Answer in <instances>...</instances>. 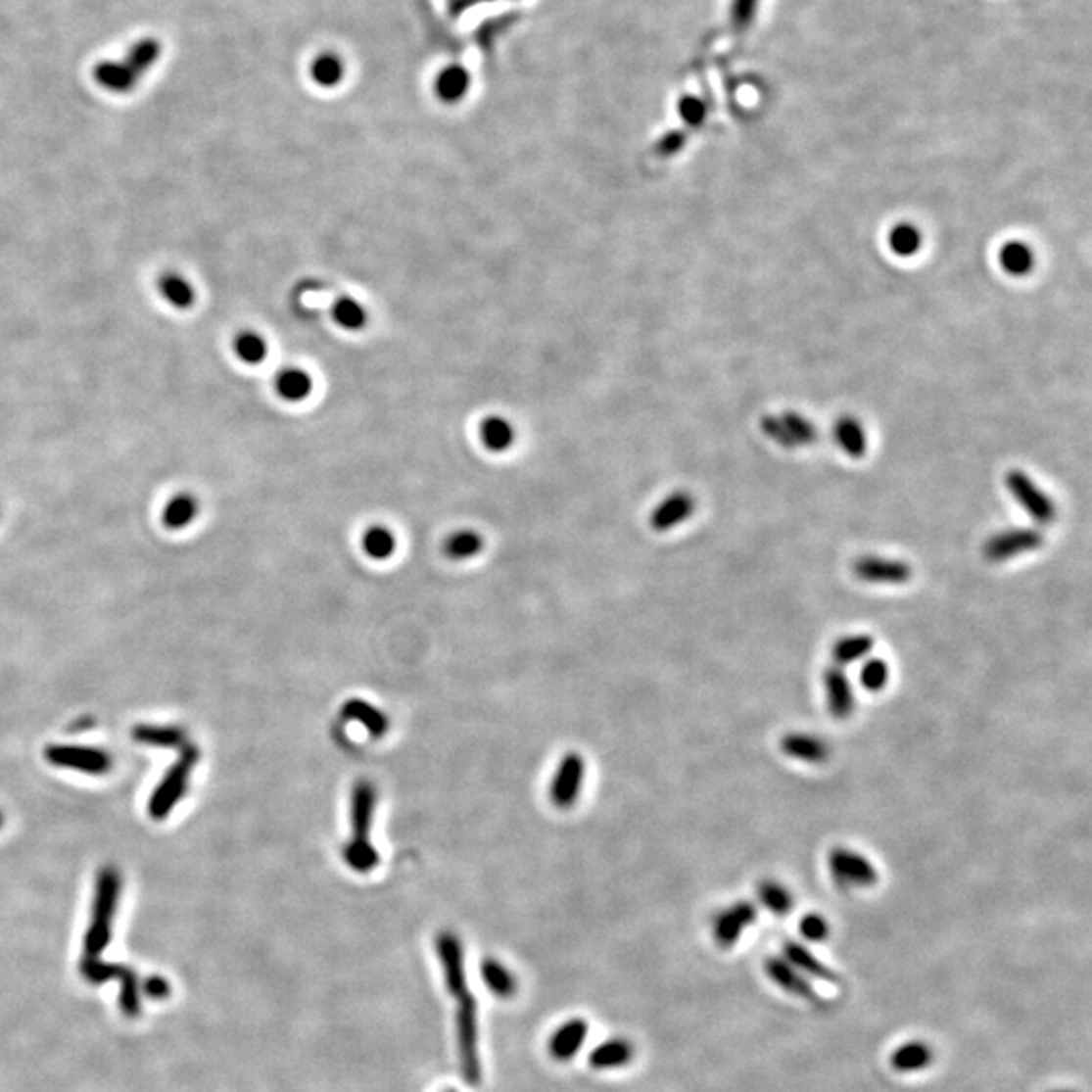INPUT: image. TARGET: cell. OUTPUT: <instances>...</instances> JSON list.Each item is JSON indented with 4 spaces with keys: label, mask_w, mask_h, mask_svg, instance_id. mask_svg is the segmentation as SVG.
<instances>
[{
    "label": "cell",
    "mask_w": 1092,
    "mask_h": 1092,
    "mask_svg": "<svg viewBox=\"0 0 1092 1092\" xmlns=\"http://www.w3.org/2000/svg\"><path fill=\"white\" fill-rule=\"evenodd\" d=\"M437 953H440L444 972L448 975L450 991L457 1002V1029H459V1050L463 1058V1070L467 1080H480V1060H478V1027H476V1004L472 995L467 993L463 975V951L453 932H442L437 937Z\"/></svg>",
    "instance_id": "cell-1"
},
{
    "label": "cell",
    "mask_w": 1092,
    "mask_h": 1092,
    "mask_svg": "<svg viewBox=\"0 0 1092 1092\" xmlns=\"http://www.w3.org/2000/svg\"><path fill=\"white\" fill-rule=\"evenodd\" d=\"M377 809V787L360 779L351 795V837L342 846V858L358 874H368L379 866V852L370 841V830Z\"/></svg>",
    "instance_id": "cell-2"
},
{
    "label": "cell",
    "mask_w": 1092,
    "mask_h": 1092,
    "mask_svg": "<svg viewBox=\"0 0 1092 1092\" xmlns=\"http://www.w3.org/2000/svg\"><path fill=\"white\" fill-rule=\"evenodd\" d=\"M119 890V872L114 866L102 868L96 880V894H93L91 921L83 939V957H100L108 949L112 941V925L118 909Z\"/></svg>",
    "instance_id": "cell-3"
},
{
    "label": "cell",
    "mask_w": 1092,
    "mask_h": 1092,
    "mask_svg": "<svg viewBox=\"0 0 1092 1092\" xmlns=\"http://www.w3.org/2000/svg\"><path fill=\"white\" fill-rule=\"evenodd\" d=\"M197 761H199V748L193 744L184 746L178 761L166 771L159 787H156V791L150 795L148 814L152 820H159V822L165 820L176 807L186 787H189V779Z\"/></svg>",
    "instance_id": "cell-4"
},
{
    "label": "cell",
    "mask_w": 1092,
    "mask_h": 1092,
    "mask_svg": "<svg viewBox=\"0 0 1092 1092\" xmlns=\"http://www.w3.org/2000/svg\"><path fill=\"white\" fill-rule=\"evenodd\" d=\"M45 759L55 767L73 769L87 775H106L112 769V757L96 746L51 744L45 748Z\"/></svg>",
    "instance_id": "cell-5"
},
{
    "label": "cell",
    "mask_w": 1092,
    "mask_h": 1092,
    "mask_svg": "<svg viewBox=\"0 0 1092 1092\" xmlns=\"http://www.w3.org/2000/svg\"><path fill=\"white\" fill-rule=\"evenodd\" d=\"M828 866L831 877L844 886L870 888L878 882V872L874 864L858 852L835 848L828 856Z\"/></svg>",
    "instance_id": "cell-6"
},
{
    "label": "cell",
    "mask_w": 1092,
    "mask_h": 1092,
    "mask_svg": "<svg viewBox=\"0 0 1092 1092\" xmlns=\"http://www.w3.org/2000/svg\"><path fill=\"white\" fill-rule=\"evenodd\" d=\"M583 782H585V759L579 753L571 751L560 759L552 775V782H550L552 805L558 809H571L583 791Z\"/></svg>",
    "instance_id": "cell-7"
},
{
    "label": "cell",
    "mask_w": 1092,
    "mask_h": 1092,
    "mask_svg": "<svg viewBox=\"0 0 1092 1092\" xmlns=\"http://www.w3.org/2000/svg\"><path fill=\"white\" fill-rule=\"evenodd\" d=\"M1006 486L1016 498V502L1038 524H1050L1056 520L1054 502L1032 482V478L1020 470H1012L1006 474Z\"/></svg>",
    "instance_id": "cell-8"
},
{
    "label": "cell",
    "mask_w": 1092,
    "mask_h": 1092,
    "mask_svg": "<svg viewBox=\"0 0 1092 1092\" xmlns=\"http://www.w3.org/2000/svg\"><path fill=\"white\" fill-rule=\"evenodd\" d=\"M1044 545V537L1036 528H1012L1004 533L991 537L985 546L983 554L989 563H1004V560L1016 558L1023 552L1038 550Z\"/></svg>",
    "instance_id": "cell-9"
},
{
    "label": "cell",
    "mask_w": 1092,
    "mask_h": 1092,
    "mask_svg": "<svg viewBox=\"0 0 1092 1092\" xmlns=\"http://www.w3.org/2000/svg\"><path fill=\"white\" fill-rule=\"evenodd\" d=\"M757 923V907L753 902L748 900H740L731 904L729 909H725L723 913H719V917L714 919V926H712V937L716 941V945L723 947V949H731L735 943L740 941L742 932Z\"/></svg>",
    "instance_id": "cell-10"
},
{
    "label": "cell",
    "mask_w": 1092,
    "mask_h": 1092,
    "mask_svg": "<svg viewBox=\"0 0 1092 1092\" xmlns=\"http://www.w3.org/2000/svg\"><path fill=\"white\" fill-rule=\"evenodd\" d=\"M854 575L872 585H904L913 577L911 567L904 560L882 556H860L854 563Z\"/></svg>",
    "instance_id": "cell-11"
},
{
    "label": "cell",
    "mask_w": 1092,
    "mask_h": 1092,
    "mask_svg": "<svg viewBox=\"0 0 1092 1092\" xmlns=\"http://www.w3.org/2000/svg\"><path fill=\"white\" fill-rule=\"evenodd\" d=\"M765 973L777 987H782L793 997H799V1000L811 1004H820V995L814 989V985H811L809 979L801 972H797L795 967L783 957H769L765 961Z\"/></svg>",
    "instance_id": "cell-12"
},
{
    "label": "cell",
    "mask_w": 1092,
    "mask_h": 1092,
    "mask_svg": "<svg viewBox=\"0 0 1092 1092\" xmlns=\"http://www.w3.org/2000/svg\"><path fill=\"white\" fill-rule=\"evenodd\" d=\"M694 498L686 492H674L655 506L649 514V526L655 533H668L694 514Z\"/></svg>",
    "instance_id": "cell-13"
},
{
    "label": "cell",
    "mask_w": 1092,
    "mask_h": 1092,
    "mask_svg": "<svg viewBox=\"0 0 1092 1092\" xmlns=\"http://www.w3.org/2000/svg\"><path fill=\"white\" fill-rule=\"evenodd\" d=\"M828 710L837 721H846L854 712V688L841 668H828L824 674Z\"/></svg>",
    "instance_id": "cell-14"
},
{
    "label": "cell",
    "mask_w": 1092,
    "mask_h": 1092,
    "mask_svg": "<svg viewBox=\"0 0 1092 1092\" xmlns=\"http://www.w3.org/2000/svg\"><path fill=\"white\" fill-rule=\"evenodd\" d=\"M342 716H345L347 721H353L356 725H360L372 738H383L389 729H391V721L385 710L372 706L370 702L362 700V698H351L345 704H342Z\"/></svg>",
    "instance_id": "cell-15"
},
{
    "label": "cell",
    "mask_w": 1092,
    "mask_h": 1092,
    "mask_svg": "<svg viewBox=\"0 0 1092 1092\" xmlns=\"http://www.w3.org/2000/svg\"><path fill=\"white\" fill-rule=\"evenodd\" d=\"M782 751L797 761L822 765L830 759V746L826 740L805 733H789L782 738Z\"/></svg>",
    "instance_id": "cell-16"
},
{
    "label": "cell",
    "mask_w": 1092,
    "mask_h": 1092,
    "mask_svg": "<svg viewBox=\"0 0 1092 1092\" xmlns=\"http://www.w3.org/2000/svg\"><path fill=\"white\" fill-rule=\"evenodd\" d=\"M783 959L789 961L797 972H801L805 977H816L820 981H828V983H839V975L830 970V967L811 953L807 947H803L801 943L789 941L783 947Z\"/></svg>",
    "instance_id": "cell-17"
},
{
    "label": "cell",
    "mask_w": 1092,
    "mask_h": 1092,
    "mask_svg": "<svg viewBox=\"0 0 1092 1092\" xmlns=\"http://www.w3.org/2000/svg\"><path fill=\"white\" fill-rule=\"evenodd\" d=\"M480 442L488 451H508L516 442V429L510 419L502 415H490L480 423Z\"/></svg>",
    "instance_id": "cell-18"
},
{
    "label": "cell",
    "mask_w": 1092,
    "mask_h": 1092,
    "mask_svg": "<svg viewBox=\"0 0 1092 1092\" xmlns=\"http://www.w3.org/2000/svg\"><path fill=\"white\" fill-rule=\"evenodd\" d=\"M587 1023L583 1020H569L554 1029L550 1038V1052L556 1060H569L577 1054L587 1038Z\"/></svg>",
    "instance_id": "cell-19"
},
{
    "label": "cell",
    "mask_w": 1092,
    "mask_h": 1092,
    "mask_svg": "<svg viewBox=\"0 0 1092 1092\" xmlns=\"http://www.w3.org/2000/svg\"><path fill=\"white\" fill-rule=\"evenodd\" d=\"M93 79L112 93H128L138 81V77L128 70L123 61H100L93 68Z\"/></svg>",
    "instance_id": "cell-20"
},
{
    "label": "cell",
    "mask_w": 1092,
    "mask_h": 1092,
    "mask_svg": "<svg viewBox=\"0 0 1092 1092\" xmlns=\"http://www.w3.org/2000/svg\"><path fill=\"white\" fill-rule=\"evenodd\" d=\"M932 1063V1050L921 1042L913 1040L898 1046L890 1056V1067L900 1074H911L926 1068Z\"/></svg>",
    "instance_id": "cell-21"
},
{
    "label": "cell",
    "mask_w": 1092,
    "mask_h": 1092,
    "mask_svg": "<svg viewBox=\"0 0 1092 1092\" xmlns=\"http://www.w3.org/2000/svg\"><path fill=\"white\" fill-rule=\"evenodd\" d=\"M632 1058H634V1046L628 1040L613 1038L593 1050L591 1065L599 1070H611V1068H621L630 1065Z\"/></svg>",
    "instance_id": "cell-22"
},
{
    "label": "cell",
    "mask_w": 1092,
    "mask_h": 1092,
    "mask_svg": "<svg viewBox=\"0 0 1092 1092\" xmlns=\"http://www.w3.org/2000/svg\"><path fill=\"white\" fill-rule=\"evenodd\" d=\"M467 89H470V73H467L461 66L446 68L435 79L437 98L446 104H455L463 100Z\"/></svg>",
    "instance_id": "cell-23"
},
{
    "label": "cell",
    "mask_w": 1092,
    "mask_h": 1092,
    "mask_svg": "<svg viewBox=\"0 0 1092 1092\" xmlns=\"http://www.w3.org/2000/svg\"><path fill=\"white\" fill-rule=\"evenodd\" d=\"M311 389H314V383H311V377L302 368H286L275 379L277 395L288 403L306 401Z\"/></svg>",
    "instance_id": "cell-24"
},
{
    "label": "cell",
    "mask_w": 1092,
    "mask_h": 1092,
    "mask_svg": "<svg viewBox=\"0 0 1092 1092\" xmlns=\"http://www.w3.org/2000/svg\"><path fill=\"white\" fill-rule=\"evenodd\" d=\"M332 320L349 332H358L368 324V309L353 296H340L332 304Z\"/></svg>",
    "instance_id": "cell-25"
},
{
    "label": "cell",
    "mask_w": 1092,
    "mask_h": 1092,
    "mask_svg": "<svg viewBox=\"0 0 1092 1092\" xmlns=\"http://www.w3.org/2000/svg\"><path fill=\"white\" fill-rule=\"evenodd\" d=\"M360 546H362V550L368 558L387 560L397 550V539L393 535V530H389L387 526L372 524L370 528H366L362 533Z\"/></svg>",
    "instance_id": "cell-26"
},
{
    "label": "cell",
    "mask_w": 1092,
    "mask_h": 1092,
    "mask_svg": "<svg viewBox=\"0 0 1092 1092\" xmlns=\"http://www.w3.org/2000/svg\"><path fill=\"white\" fill-rule=\"evenodd\" d=\"M1034 252L1032 247L1021 241H1010L1000 249V263L1006 273L1014 277H1023L1034 269Z\"/></svg>",
    "instance_id": "cell-27"
},
{
    "label": "cell",
    "mask_w": 1092,
    "mask_h": 1092,
    "mask_svg": "<svg viewBox=\"0 0 1092 1092\" xmlns=\"http://www.w3.org/2000/svg\"><path fill=\"white\" fill-rule=\"evenodd\" d=\"M161 53H163V45L159 39L144 37L128 49L123 64H126L128 70L140 79L156 64V61H159Z\"/></svg>",
    "instance_id": "cell-28"
},
{
    "label": "cell",
    "mask_w": 1092,
    "mask_h": 1092,
    "mask_svg": "<svg viewBox=\"0 0 1092 1092\" xmlns=\"http://www.w3.org/2000/svg\"><path fill=\"white\" fill-rule=\"evenodd\" d=\"M118 981H119V1010L126 1018H138L142 1012V989H140V979L138 975L130 970V967L121 965V970L118 973Z\"/></svg>",
    "instance_id": "cell-29"
},
{
    "label": "cell",
    "mask_w": 1092,
    "mask_h": 1092,
    "mask_svg": "<svg viewBox=\"0 0 1092 1092\" xmlns=\"http://www.w3.org/2000/svg\"><path fill=\"white\" fill-rule=\"evenodd\" d=\"M874 649V638L866 636V634H858V636H846L835 641V645L831 647V658L839 664V666H850L856 664L860 660H864L866 655H870V651Z\"/></svg>",
    "instance_id": "cell-30"
},
{
    "label": "cell",
    "mask_w": 1092,
    "mask_h": 1092,
    "mask_svg": "<svg viewBox=\"0 0 1092 1092\" xmlns=\"http://www.w3.org/2000/svg\"><path fill=\"white\" fill-rule=\"evenodd\" d=\"M833 433H835V442L841 448V451L848 453L850 457L860 459L866 453V450H868L866 435H864L862 425L854 417H841L835 423Z\"/></svg>",
    "instance_id": "cell-31"
},
{
    "label": "cell",
    "mask_w": 1092,
    "mask_h": 1092,
    "mask_svg": "<svg viewBox=\"0 0 1092 1092\" xmlns=\"http://www.w3.org/2000/svg\"><path fill=\"white\" fill-rule=\"evenodd\" d=\"M484 550V537L476 530L463 528L444 541V552L451 560H467Z\"/></svg>",
    "instance_id": "cell-32"
},
{
    "label": "cell",
    "mask_w": 1092,
    "mask_h": 1092,
    "mask_svg": "<svg viewBox=\"0 0 1092 1092\" xmlns=\"http://www.w3.org/2000/svg\"><path fill=\"white\" fill-rule=\"evenodd\" d=\"M134 740L150 746L161 748H176L184 742L186 735L178 727H161V725H138L132 731Z\"/></svg>",
    "instance_id": "cell-33"
},
{
    "label": "cell",
    "mask_w": 1092,
    "mask_h": 1092,
    "mask_svg": "<svg viewBox=\"0 0 1092 1092\" xmlns=\"http://www.w3.org/2000/svg\"><path fill=\"white\" fill-rule=\"evenodd\" d=\"M197 510H199L197 500L191 494H178L165 506L163 522H165L166 528L180 530L186 524L193 522V518L197 516Z\"/></svg>",
    "instance_id": "cell-34"
},
{
    "label": "cell",
    "mask_w": 1092,
    "mask_h": 1092,
    "mask_svg": "<svg viewBox=\"0 0 1092 1092\" xmlns=\"http://www.w3.org/2000/svg\"><path fill=\"white\" fill-rule=\"evenodd\" d=\"M759 900L763 902V907L767 911H771L777 917H787L795 904L793 894L783 884H779L775 880H765L759 886Z\"/></svg>",
    "instance_id": "cell-35"
},
{
    "label": "cell",
    "mask_w": 1092,
    "mask_h": 1092,
    "mask_svg": "<svg viewBox=\"0 0 1092 1092\" xmlns=\"http://www.w3.org/2000/svg\"><path fill=\"white\" fill-rule=\"evenodd\" d=\"M309 75L322 87H334L345 77V64L334 53H322L311 61Z\"/></svg>",
    "instance_id": "cell-36"
},
{
    "label": "cell",
    "mask_w": 1092,
    "mask_h": 1092,
    "mask_svg": "<svg viewBox=\"0 0 1092 1092\" xmlns=\"http://www.w3.org/2000/svg\"><path fill=\"white\" fill-rule=\"evenodd\" d=\"M161 292L168 304L178 309H186L195 304V290L178 273H166L161 277Z\"/></svg>",
    "instance_id": "cell-37"
},
{
    "label": "cell",
    "mask_w": 1092,
    "mask_h": 1092,
    "mask_svg": "<svg viewBox=\"0 0 1092 1092\" xmlns=\"http://www.w3.org/2000/svg\"><path fill=\"white\" fill-rule=\"evenodd\" d=\"M888 245L892 249V254H896L900 258H911L921 249L923 235L915 225L900 223L890 231Z\"/></svg>",
    "instance_id": "cell-38"
},
{
    "label": "cell",
    "mask_w": 1092,
    "mask_h": 1092,
    "mask_svg": "<svg viewBox=\"0 0 1092 1092\" xmlns=\"http://www.w3.org/2000/svg\"><path fill=\"white\" fill-rule=\"evenodd\" d=\"M484 981L488 985V989L492 993H496L498 997H508L514 993L516 989V979L512 975V972L508 967H504L500 961H486L484 965Z\"/></svg>",
    "instance_id": "cell-39"
},
{
    "label": "cell",
    "mask_w": 1092,
    "mask_h": 1092,
    "mask_svg": "<svg viewBox=\"0 0 1092 1092\" xmlns=\"http://www.w3.org/2000/svg\"><path fill=\"white\" fill-rule=\"evenodd\" d=\"M119 970H121V965L102 961L100 957H83L81 963H79V973L91 985H102L106 981L118 979Z\"/></svg>",
    "instance_id": "cell-40"
},
{
    "label": "cell",
    "mask_w": 1092,
    "mask_h": 1092,
    "mask_svg": "<svg viewBox=\"0 0 1092 1092\" xmlns=\"http://www.w3.org/2000/svg\"><path fill=\"white\" fill-rule=\"evenodd\" d=\"M235 353L247 364H260L267 356V345L258 332L245 330L235 338Z\"/></svg>",
    "instance_id": "cell-41"
},
{
    "label": "cell",
    "mask_w": 1092,
    "mask_h": 1092,
    "mask_svg": "<svg viewBox=\"0 0 1092 1092\" xmlns=\"http://www.w3.org/2000/svg\"><path fill=\"white\" fill-rule=\"evenodd\" d=\"M890 678V668L880 658H870L860 670V684L868 692H882Z\"/></svg>",
    "instance_id": "cell-42"
},
{
    "label": "cell",
    "mask_w": 1092,
    "mask_h": 1092,
    "mask_svg": "<svg viewBox=\"0 0 1092 1092\" xmlns=\"http://www.w3.org/2000/svg\"><path fill=\"white\" fill-rule=\"evenodd\" d=\"M779 419L783 421V425H785V429L789 431V435H791V440L795 442V446H809V444H814V442L818 440V429L814 427V423H811V421L805 419V417H801L799 413L787 411V413H783Z\"/></svg>",
    "instance_id": "cell-43"
},
{
    "label": "cell",
    "mask_w": 1092,
    "mask_h": 1092,
    "mask_svg": "<svg viewBox=\"0 0 1092 1092\" xmlns=\"http://www.w3.org/2000/svg\"><path fill=\"white\" fill-rule=\"evenodd\" d=\"M799 932L811 943H822L828 939L830 925L822 915L809 913L799 921Z\"/></svg>",
    "instance_id": "cell-44"
},
{
    "label": "cell",
    "mask_w": 1092,
    "mask_h": 1092,
    "mask_svg": "<svg viewBox=\"0 0 1092 1092\" xmlns=\"http://www.w3.org/2000/svg\"><path fill=\"white\" fill-rule=\"evenodd\" d=\"M678 112H680V118H682L686 123H688V126L698 128V126H702L704 119H706L708 108H706V104H704L700 98H696V96H684V98L680 100Z\"/></svg>",
    "instance_id": "cell-45"
},
{
    "label": "cell",
    "mask_w": 1092,
    "mask_h": 1092,
    "mask_svg": "<svg viewBox=\"0 0 1092 1092\" xmlns=\"http://www.w3.org/2000/svg\"><path fill=\"white\" fill-rule=\"evenodd\" d=\"M761 429H763V433H765V435L769 437V440H773L775 444H779V446H782V448H787V450H793V448H797V446H795V442L791 440L789 431L785 429L783 421H782V419H779V417H773V415H765V417L761 419Z\"/></svg>",
    "instance_id": "cell-46"
},
{
    "label": "cell",
    "mask_w": 1092,
    "mask_h": 1092,
    "mask_svg": "<svg viewBox=\"0 0 1092 1092\" xmlns=\"http://www.w3.org/2000/svg\"><path fill=\"white\" fill-rule=\"evenodd\" d=\"M757 5H759V0H733L731 21H733V26L736 30H744L748 24L753 23V19L757 15Z\"/></svg>",
    "instance_id": "cell-47"
},
{
    "label": "cell",
    "mask_w": 1092,
    "mask_h": 1092,
    "mask_svg": "<svg viewBox=\"0 0 1092 1092\" xmlns=\"http://www.w3.org/2000/svg\"><path fill=\"white\" fill-rule=\"evenodd\" d=\"M140 989L146 997L156 1002H163L168 1000L170 993H172V985L163 977V975H150L140 983Z\"/></svg>",
    "instance_id": "cell-48"
},
{
    "label": "cell",
    "mask_w": 1092,
    "mask_h": 1092,
    "mask_svg": "<svg viewBox=\"0 0 1092 1092\" xmlns=\"http://www.w3.org/2000/svg\"><path fill=\"white\" fill-rule=\"evenodd\" d=\"M684 144H686V134L684 132H680V130L668 132L658 140V144H655V154L668 159V156L678 154L684 148Z\"/></svg>",
    "instance_id": "cell-49"
},
{
    "label": "cell",
    "mask_w": 1092,
    "mask_h": 1092,
    "mask_svg": "<svg viewBox=\"0 0 1092 1092\" xmlns=\"http://www.w3.org/2000/svg\"><path fill=\"white\" fill-rule=\"evenodd\" d=\"M474 3H482V0H455V3H453V13H459V11L470 9Z\"/></svg>",
    "instance_id": "cell-50"
},
{
    "label": "cell",
    "mask_w": 1092,
    "mask_h": 1092,
    "mask_svg": "<svg viewBox=\"0 0 1092 1092\" xmlns=\"http://www.w3.org/2000/svg\"><path fill=\"white\" fill-rule=\"evenodd\" d=\"M0 826H3V814H0Z\"/></svg>",
    "instance_id": "cell-51"
},
{
    "label": "cell",
    "mask_w": 1092,
    "mask_h": 1092,
    "mask_svg": "<svg viewBox=\"0 0 1092 1092\" xmlns=\"http://www.w3.org/2000/svg\"><path fill=\"white\" fill-rule=\"evenodd\" d=\"M1056 1092H1068V1090H1056Z\"/></svg>",
    "instance_id": "cell-52"
},
{
    "label": "cell",
    "mask_w": 1092,
    "mask_h": 1092,
    "mask_svg": "<svg viewBox=\"0 0 1092 1092\" xmlns=\"http://www.w3.org/2000/svg\"><path fill=\"white\" fill-rule=\"evenodd\" d=\"M450 1092H453V1090H450Z\"/></svg>",
    "instance_id": "cell-53"
}]
</instances>
